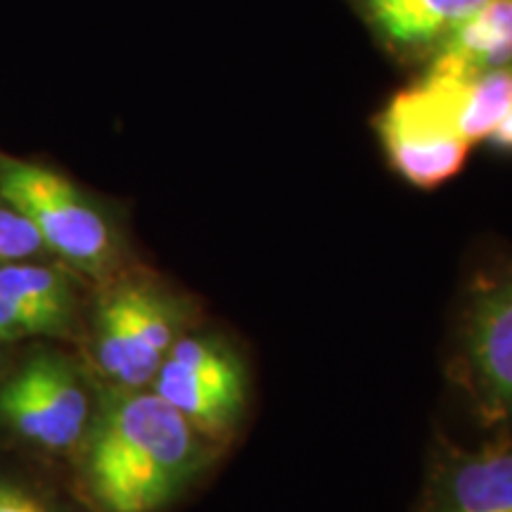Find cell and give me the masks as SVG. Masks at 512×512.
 <instances>
[{
	"label": "cell",
	"mask_w": 512,
	"mask_h": 512,
	"mask_svg": "<svg viewBox=\"0 0 512 512\" xmlns=\"http://www.w3.org/2000/svg\"><path fill=\"white\" fill-rule=\"evenodd\" d=\"M83 439L100 512H162L211 458L207 439L152 389L114 387Z\"/></svg>",
	"instance_id": "obj_1"
},
{
	"label": "cell",
	"mask_w": 512,
	"mask_h": 512,
	"mask_svg": "<svg viewBox=\"0 0 512 512\" xmlns=\"http://www.w3.org/2000/svg\"><path fill=\"white\" fill-rule=\"evenodd\" d=\"M0 197L22 211L43 247L69 266L95 278L117 266L121 235L110 209L62 171L0 152Z\"/></svg>",
	"instance_id": "obj_2"
},
{
	"label": "cell",
	"mask_w": 512,
	"mask_h": 512,
	"mask_svg": "<svg viewBox=\"0 0 512 512\" xmlns=\"http://www.w3.org/2000/svg\"><path fill=\"white\" fill-rule=\"evenodd\" d=\"M185 309L162 287L126 280L102 297L93 325L98 368L119 389H145L183 337Z\"/></svg>",
	"instance_id": "obj_3"
},
{
	"label": "cell",
	"mask_w": 512,
	"mask_h": 512,
	"mask_svg": "<svg viewBox=\"0 0 512 512\" xmlns=\"http://www.w3.org/2000/svg\"><path fill=\"white\" fill-rule=\"evenodd\" d=\"M152 392L207 441L233 437L249 401V375L238 351L214 335H183L152 380Z\"/></svg>",
	"instance_id": "obj_4"
},
{
	"label": "cell",
	"mask_w": 512,
	"mask_h": 512,
	"mask_svg": "<svg viewBox=\"0 0 512 512\" xmlns=\"http://www.w3.org/2000/svg\"><path fill=\"white\" fill-rule=\"evenodd\" d=\"M458 375L477 418L512 432V268L484 275L467 294Z\"/></svg>",
	"instance_id": "obj_5"
},
{
	"label": "cell",
	"mask_w": 512,
	"mask_h": 512,
	"mask_svg": "<svg viewBox=\"0 0 512 512\" xmlns=\"http://www.w3.org/2000/svg\"><path fill=\"white\" fill-rule=\"evenodd\" d=\"M375 133L389 166L420 190L456 178L472 147L453 126L437 88L420 76L377 112Z\"/></svg>",
	"instance_id": "obj_6"
},
{
	"label": "cell",
	"mask_w": 512,
	"mask_h": 512,
	"mask_svg": "<svg viewBox=\"0 0 512 512\" xmlns=\"http://www.w3.org/2000/svg\"><path fill=\"white\" fill-rule=\"evenodd\" d=\"M0 420L38 446L64 451L86 437L91 401L67 361L36 356L0 389Z\"/></svg>",
	"instance_id": "obj_7"
},
{
	"label": "cell",
	"mask_w": 512,
	"mask_h": 512,
	"mask_svg": "<svg viewBox=\"0 0 512 512\" xmlns=\"http://www.w3.org/2000/svg\"><path fill=\"white\" fill-rule=\"evenodd\" d=\"M415 512H512V432L475 448L434 446Z\"/></svg>",
	"instance_id": "obj_8"
},
{
	"label": "cell",
	"mask_w": 512,
	"mask_h": 512,
	"mask_svg": "<svg viewBox=\"0 0 512 512\" xmlns=\"http://www.w3.org/2000/svg\"><path fill=\"white\" fill-rule=\"evenodd\" d=\"M382 48L422 67L434 50L486 0H349Z\"/></svg>",
	"instance_id": "obj_9"
},
{
	"label": "cell",
	"mask_w": 512,
	"mask_h": 512,
	"mask_svg": "<svg viewBox=\"0 0 512 512\" xmlns=\"http://www.w3.org/2000/svg\"><path fill=\"white\" fill-rule=\"evenodd\" d=\"M512 64V0H486L451 31L420 74L472 76Z\"/></svg>",
	"instance_id": "obj_10"
},
{
	"label": "cell",
	"mask_w": 512,
	"mask_h": 512,
	"mask_svg": "<svg viewBox=\"0 0 512 512\" xmlns=\"http://www.w3.org/2000/svg\"><path fill=\"white\" fill-rule=\"evenodd\" d=\"M0 297L29 313L46 335H60L72 323V290L67 278L53 268L22 261L0 266Z\"/></svg>",
	"instance_id": "obj_11"
},
{
	"label": "cell",
	"mask_w": 512,
	"mask_h": 512,
	"mask_svg": "<svg viewBox=\"0 0 512 512\" xmlns=\"http://www.w3.org/2000/svg\"><path fill=\"white\" fill-rule=\"evenodd\" d=\"M43 240L27 216L0 197V266L17 264L41 252Z\"/></svg>",
	"instance_id": "obj_12"
},
{
	"label": "cell",
	"mask_w": 512,
	"mask_h": 512,
	"mask_svg": "<svg viewBox=\"0 0 512 512\" xmlns=\"http://www.w3.org/2000/svg\"><path fill=\"white\" fill-rule=\"evenodd\" d=\"M31 335H46V330H43L29 313L19 309L17 304L0 297V339L12 342V339H24Z\"/></svg>",
	"instance_id": "obj_13"
},
{
	"label": "cell",
	"mask_w": 512,
	"mask_h": 512,
	"mask_svg": "<svg viewBox=\"0 0 512 512\" xmlns=\"http://www.w3.org/2000/svg\"><path fill=\"white\" fill-rule=\"evenodd\" d=\"M0 512H46L17 486L0 482Z\"/></svg>",
	"instance_id": "obj_14"
},
{
	"label": "cell",
	"mask_w": 512,
	"mask_h": 512,
	"mask_svg": "<svg viewBox=\"0 0 512 512\" xmlns=\"http://www.w3.org/2000/svg\"><path fill=\"white\" fill-rule=\"evenodd\" d=\"M484 143L494 147L496 152H503V155H512V107L508 112H505V117L498 121L494 131L486 136Z\"/></svg>",
	"instance_id": "obj_15"
}]
</instances>
